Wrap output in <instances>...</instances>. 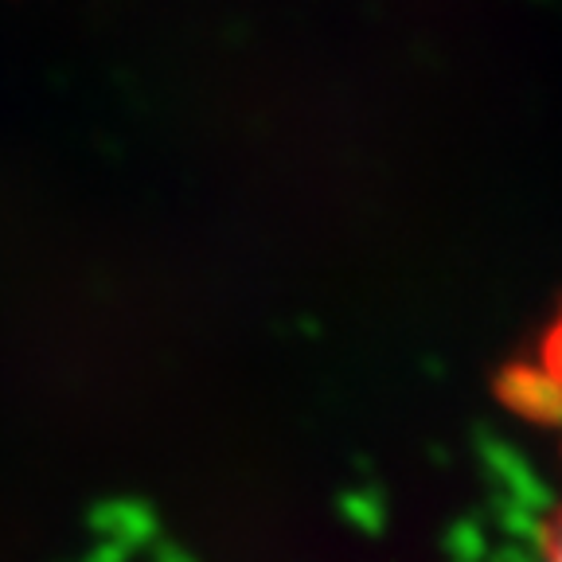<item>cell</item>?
<instances>
[{
    "label": "cell",
    "instance_id": "1",
    "mask_svg": "<svg viewBox=\"0 0 562 562\" xmlns=\"http://www.w3.org/2000/svg\"><path fill=\"white\" fill-rule=\"evenodd\" d=\"M536 383L543 386L547 403L562 406V325H559V333L551 336V344H547L543 363L536 368Z\"/></svg>",
    "mask_w": 562,
    "mask_h": 562
},
{
    "label": "cell",
    "instance_id": "2",
    "mask_svg": "<svg viewBox=\"0 0 562 562\" xmlns=\"http://www.w3.org/2000/svg\"><path fill=\"white\" fill-rule=\"evenodd\" d=\"M536 562H562V501L554 504L551 519H547V527H543V536H539Z\"/></svg>",
    "mask_w": 562,
    "mask_h": 562
}]
</instances>
